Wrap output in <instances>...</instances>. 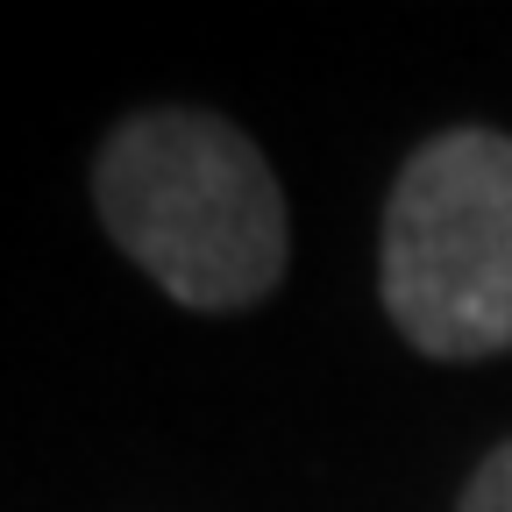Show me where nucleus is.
I'll list each match as a JSON object with an SVG mask.
<instances>
[{
    "mask_svg": "<svg viewBox=\"0 0 512 512\" xmlns=\"http://www.w3.org/2000/svg\"><path fill=\"white\" fill-rule=\"evenodd\" d=\"M93 200L107 235L192 313L256 306L285 278V192L235 121L200 107H157L121 121Z\"/></svg>",
    "mask_w": 512,
    "mask_h": 512,
    "instance_id": "obj_1",
    "label": "nucleus"
},
{
    "mask_svg": "<svg viewBox=\"0 0 512 512\" xmlns=\"http://www.w3.org/2000/svg\"><path fill=\"white\" fill-rule=\"evenodd\" d=\"M384 306L420 356L512 349V136L448 128L420 143L384 207Z\"/></svg>",
    "mask_w": 512,
    "mask_h": 512,
    "instance_id": "obj_2",
    "label": "nucleus"
},
{
    "mask_svg": "<svg viewBox=\"0 0 512 512\" xmlns=\"http://www.w3.org/2000/svg\"><path fill=\"white\" fill-rule=\"evenodd\" d=\"M456 512H512V441L498 448V456H484V470L470 477Z\"/></svg>",
    "mask_w": 512,
    "mask_h": 512,
    "instance_id": "obj_3",
    "label": "nucleus"
}]
</instances>
